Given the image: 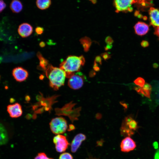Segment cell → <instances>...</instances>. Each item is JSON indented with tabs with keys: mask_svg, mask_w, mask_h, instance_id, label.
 Masks as SVG:
<instances>
[{
	"mask_svg": "<svg viewBox=\"0 0 159 159\" xmlns=\"http://www.w3.org/2000/svg\"><path fill=\"white\" fill-rule=\"evenodd\" d=\"M85 62L82 55L77 56L70 55L60 65V68L65 72L66 77L69 78L76 72H78Z\"/></svg>",
	"mask_w": 159,
	"mask_h": 159,
	"instance_id": "6da1fadb",
	"label": "cell"
},
{
	"mask_svg": "<svg viewBox=\"0 0 159 159\" xmlns=\"http://www.w3.org/2000/svg\"><path fill=\"white\" fill-rule=\"evenodd\" d=\"M46 74L49 80L50 86L54 90H57L64 85L66 74L60 68L49 65L46 70Z\"/></svg>",
	"mask_w": 159,
	"mask_h": 159,
	"instance_id": "7a4b0ae2",
	"label": "cell"
},
{
	"mask_svg": "<svg viewBox=\"0 0 159 159\" xmlns=\"http://www.w3.org/2000/svg\"><path fill=\"white\" fill-rule=\"evenodd\" d=\"M138 128V122L130 116L125 119L120 128L121 134L123 136H130Z\"/></svg>",
	"mask_w": 159,
	"mask_h": 159,
	"instance_id": "3957f363",
	"label": "cell"
},
{
	"mask_svg": "<svg viewBox=\"0 0 159 159\" xmlns=\"http://www.w3.org/2000/svg\"><path fill=\"white\" fill-rule=\"evenodd\" d=\"M49 125L52 132L57 135L65 132L68 127L67 121L62 117L52 119L49 123Z\"/></svg>",
	"mask_w": 159,
	"mask_h": 159,
	"instance_id": "277c9868",
	"label": "cell"
},
{
	"mask_svg": "<svg viewBox=\"0 0 159 159\" xmlns=\"http://www.w3.org/2000/svg\"><path fill=\"white\" fill-rule=\"evenodd\" d=\"M136 3V0H114V4L117 12H131L132 6Z\"/></svg>",
	"mask_w": 159,
	"mask_h": 159,
	"instance_id": "5b68a950",
	"label": "cell"
},
{
	"mask_svg": "<svg viewBox=\"0 0 159 159\" xmlns=\"http://www.w3.org/2000/svg\"><path fill=\"white\" fill-rule=\"evenodd\" d=\"M53 142L55 145L56 151L59 153L64 152L70 144L66 137L61 134L55 136L53 139Z\"/></svg>",
	"mask_w": 159,
	"mask_h": 159,
	"instance_id": "8992f818",
	"label": "cell"
},
{
	"mask_svg": "<svg viewBox=\"0 0 159 159\" xmlns=\"http://www.w3.org/2000/svg\"><path fill=\"white\" fill-rule=\"evenodd\" d=\"M69 78L68 85L72 89H79L84 84V78L81 73H76Z\"/></svg>",
	"mask_w": 159,
	"mask_h": 159,
	"instance_id": "52a82bcc",
	"label": "cell"
},
{
	"mask_svg": "<svg viewBox=\"0 0 159 159\" xmlns=\"http://www.w3.org/2000/svg\"><path fill=\"white\" fill-rule=\"evenodd\" d=\"M12 74L15 80L21 82L26 80L28 77V71L22 67H18L14 68L12 71Z\"/></svg>",
	"mask_w": 159,
	"mask_h": 159,
	"instance_id": "ba28073f",
	"label": "cell"
},
{
	"mask_svg": "<svg viewBox=\"0 0 159 159\" xmlns=\"http://www.w3.org/2000/svg\"><path fill=\"white\" fill-rule=\"evenodd\" d=\"M7 111L9 116L13 118L20 117L23 112L22 107L18 103L8 105L7 107Z\"/></svg>",
	"mask_w": 159,
	"mask_h": 159,
	"instance_id": "9c48e42d",
	"label": "cell"
},
{
	"mask_svg": "<svg viewBox=\"0 0 159 159\" xmlns=\"http://www.w3.org/2000/svg\"><path fill=\"white\" fill-rule=\"evenodd\" d=\"M136 147L135 142L129 136H127L121 141L120 144L121 150L128 152L134 150Z\"/></svg>",
	"mask_w": 159,
	"mask_h": 159,
	"instance_id": "30bf717a",
	"label": "cell"
},
{
	"mask_svg": "<svg viewBox=\"0 0 159 159\" xmlns=\"http://www.w3.org/2000/svg\"><path fill=\"white\" fill-rule=\"evenodd\" d=\"M86 139L83 134L80 133L77 135L74 138L71 144V150L72 153H75L81 145L82 143Z\"/></svg>",
	"mask_w": 159,
	"mask_h": 159,
	"instance_id": "8fae6325",
	"label": "cell"
},
{
	"mask_svg": "<svg viewBox=\"0 0 159 159\" xmlns=\"http://www.w3.org/2000/svg\"><path fill=\"white\" fill-rule=\"evenodd\" d=\"M150 24L154 27L159 26V9L151 7L149 11Z\"/></svg>",
	"mask_w": 159,
	"mask_h": 159,
	"instance_id": "7c38bea8",
	"label": "cell"
},
{
	"mask_svg": "<svg viewBox=\"0 0 159 159\" xmlns=\"http://www.w3.org/2000/svg\"><path fill=\"white\" fill-rule=\"evenodd\" d=\"M33 31L32 27L30 24L26 23L21 24L18 29L19 35L23 38L29 36L32 34Z\"/></svg>",
	"mask_w": 159,
	"mask_h": 159,
	"instance_id": "4fadbf2b",
	"label": "cell"
},
{
	"mask_svg": "<svg viewBox=\"0 0 159 159\" xmlns=\"http://www.w3.org/2000/svg\"><path fill=\"white\" fill-rule=\"evenodd\" d=\"M135 33L142 36L146 34L149 30V26L146 23L141 21L138 22L134 26Z\"/></svg>",
	"mask_w": 159,
	"mask_h": 159,
	"instance_id": "5bb4252c",
	"label": "cell"
},
{
	"mask_svg": "<svg viewBox=\"0 0 159 159\" xmlns=\"http://www.w3.org/2000/svg\"><path fill=\"white\" fill-rule=\"evenodd\" d=\"M135 90L138 93L144 96L150 98V95L152 88L151 85L147 83H145L142 87H136Z\"/></svg>",
	"mask_w": 159,
	"mask_h": 159,
	"instance_id": "9a60e30c",
	"label": "cell"
},
{
	"mask_svg": "<svg viewBox=\"0 0 159 159\" xmlns=\"http://www.w3.org/2000/svg\"><path fill=\"white\" fill-rule=\"evenodd\" d=\"M8 140L7 131L3 125L0 123V146L6 144Z\"/></svg>",
	"mask_w": 159,
	"mask_h": 159,
	"instance_id": "2e32d148",
	"label": "cell"
},
{
	"mask_svg": "<svg viewBox=\"0 0 159 159\" xmlns=\"http://www.w3.org/2000/svg\"><path fill=\"white\" fill-rule=\"evenodd\" d=\"M23 5L19 0H12L10 3V8L11 11L14 13L20 12L23 9Z\"/></svg>",
	"mask_w": 159,
	"mask_h": 159,
	"instance_id": "e0dca14e",
	"label": "cell"
},
{
	"mask_svg": "<svg viewBox=\"0 0 159 159\" xmlns=\"http://www.w3.org/2000/svg\"><path fill=\"white\" fill-rule=\"evenodd\" d=\"M51 4V0H37L36 1L37 7L42 10H44L48 8Z\"/></svg>",
	"mask_w": 159,
	"mask_h": 159,
	"instance_id": "ac0fdd59",
	"label": "cell"
},
{
	"mask_svg": "<svg viewBox=\"0 0 159 159\" xmlns=\"http://www.w3.org/2000/svg\"><path fill=\"white\" fill-rule=\"evenodd\" d=\"M37 55L39 60V67L42 69L46 70L47 68V67L48 64V61L42 56L40 53H38Z\"/></svg>",
	"mask_w": 159,
	"mask_h": 159,
	"instance_id": "d6986e66",
	"label": "cell"
},
{
	"mask_svg": "<svg viewBox=\"0 0 159 159\" xmlns=\"http://www.w3.org/2000/svg\"><path fill=\"white\" fill-rule=\"evenodd\" d=\"M80 42L82 45L85 51H88L91 44L90 39L88 37H85L81 39Z\"/></svg>",
	"mask_w": 159,
	"mask_h": 159,
	"instance_id": "ffe728a7",
	"label": "cell"
},
{
	"mask_svg": "<svg viewBox=\"0 0 159 159\" xmlns=\"http://www.w3.org/2000/svg\"><path fill=\"white\" fill-rule=\"evenodd\" d=\"M134 82L136 85L140 87H143L145 83V80L141 77L136 78Z\"/></svg>",
	"mask_w": 159,
	"mask_h": 159,
	"instance_id": "44dd1931",
	"label": "cell"
},
{
	"mask_svg": "<svg viewBox=\"0 0 159 159\" xmlns=\"http://www.w3.org/2000/svg\"><path fill=\"white\" fill-rule=\"evenodd\" d=\"M59 159H73V157L70 153L65 152L60 155Z\"/></svg>",
	"mask_w": 159,
	"mask_h": 159,
	"instance_id": "7402d4cb",
	"label": "cell"
},
{
	"mask_svg": "<svg viewBox=\"0 0 159 159\" xmlns=\"http://www.w3.org/2000/svg\"><path fill=\"white\" fill-rule=\"evenodd\" d=\"M136 3L139 4L142 6H148L151 4L152 0H136Z\"/></svg>",
	"mask_w": 159,
	"mask_h": 159,
	"instance_id": "603a6c76",
	"label": "cell"
},
{
	"mask_svg": "<svg viewBox=\"0 0 159 159\" xmlns=\"http://www.w3.org/2000/svg\"><path fill=\"white\" fill-rule=\"evenodd\" d=\"M34 159H53L50 158L47 156L44 153H39L37 155L35 158Z\"/></svg>",
	"mask_w": 159,
	"mask_h": 159,
	"instance_id": "cb8c5ba5",
	"label": "cell"
},
{
	"mask_svg": "<svg viewBox=\"0 0 159 159\" xmlns=\"http://www.w3.org/2000/svg\"><path fill=\"white\" fill-rule=\"evenodd\" d=\"M6 4L3 0H0V13L6 8Z\"/></svg>",
	"mask_w": 159,
	"mask_h": 159,
	"instance_id": "d4e9b609",
	"label": "cell"
},
{
	"mask_svg": "<svg viewBox=\"0 0 159 159\" xmlns=\"http://www.w3.org/2000/svg\"><path fill=\"white\" fill-rule=\"evenodd\" d=\"M43 28L40 27H37L35 29V32L37 34H41L43 32Z\"/></svg>",
	"mask_w": 159,
	"mask_h": 159,
	"instance_id": "484cf974",
	"label": "cell"
},
{
	"mask_svg": "<svg viewBox=\"0 0 159 159\" xmlns=\"http://www.w3.org/2000/svg\"><path fill=\"white\" fill-rule=\"evenodd\" d=\"M105 42L108 44H112L113 41L110 37H108L106 38Z\"/></svg>",
	"mask_w": 159,
	"mask_h": 159,
	"instance_id": "4316f807",
	"label": "cell"
},
{
	"mask_svg": "<svg viewBox=\"0 0 159 159\" xmlns=\"http://www.w3.org/2000/svg\"><path fill=\"white\" fill-rule=\"evenodd\" d=\"M141 45L144 47L148 46L149 45L148 42L146 41H143L141 43Z\"/></svg>",
	"mask_w": 159,
	"mask_h": 159,
	"instance_id": "83f0119b",
	"label": "cell"
},
{
	"mask_svg": "<svg viewBox=\"0 0 159 159\" xmlns=\"http://www.w3.org/2000/svg\"><path fill=\"white\" fill-rule=\"evenodd\" d=\"M154 34L159 38V26L155 28Z\"/></svg>",
	"mask_w": 159,
	"mask_h": 159,
	"instance_id": "f1b7e54d",
	"label": "cell"
},
{
	"mask_svg": "<svg viewBox=\"0 0 159 159\" xmlns=\"http://www.w3.org/2000/svg\"><path fill=\"white\" fill-rule=\"evenodd\" d=\"M109 55L107 53H104L103 54L102 57L105 59H107L109 57Z\"/></svg>",
	"mask_w": 159,
	"mask_h": 159,
	"instance_id": "f546056e",
	"label": "cell"
},
{
	"mask_svg": "<svg viewBox=\"0 0 159 159\" xmlns=\"http://www.w3.org/2000/svg\"><path fill=\"white\" fill-rule=\"evenodd\" d=\"M75 128L74 126L72 125H70L69 127V131L74 130Z\"/></svg>",
	"mask_w": 159,
	"mask_h": 159,
	"instance_id": "4dcf8cb0",
	"label": "cell"
},
{
	"mask_svg": "<svg viewBox=\"0 0 159 159\" xmlns=\"http://www.w3.org/2000/svg\"><path fill=\"white\" fill-rule=\"evenodd\" d=\"M39 45L41 47H43L45 46V44L44 42H42L40 43Z\"/></svg>",
	"mask_w": 159,
	"mask_h": 159,
	"instance_id": "1f68e13d",
	"label": "cell"
},
{
	"mask_svg": "<svg viewBox=\"0 0 159 159\" xmlns=\"http://www.w3.org/2000/svg\"><path fill=\"white\" fill-rule=\"evenodd\" d=\"M157 97H158V101L159 102V88L158 89V95H157Z\"/></svg>",
	"mask_w": 159,
	"mask_h": 159,
	"instance_id": "d6a6232c",
	"label": "cell"
},
{
	"mask_svg": "<svg viewBox=\"0 0 159 159\" xmlns=\"http://www.w3.org/2000/svg\"><path fill=\"white\" fill-rule=\"evenodd\" d=\"M88 159H97L95 158H88Z\"/></svg>",
	"mask_w": 159,
	"mask_h": 159,
	"instance_id": "836d02e7",
	"label": "cell"
},
{
	"mask_svg": "<svg viewBox=\"0 0 159 159\" xmlns=\"http://www.w3.org/2000/svg\"></svg>",
	"mask_w": 159,
	"mask_h": 159,
	"instance_id": "e575fe53",
	"label": "cell"
}]
</instances>
